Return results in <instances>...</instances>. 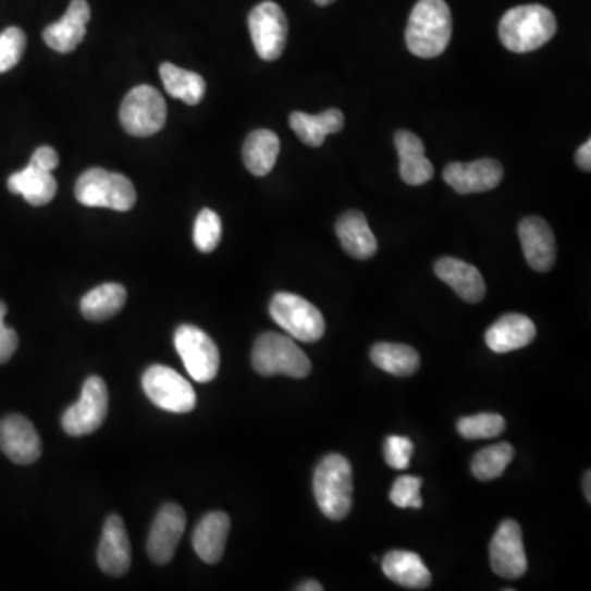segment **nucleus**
<instances>
[{"label":"nucleus","mask_w":591,"mask_h":591,"mask_svg":"<svg viewBox=\"0 0 591 591\" xmlns=\"http://www.w3.org/2000/svg\"><path fill=\"white\" fill-rule=\"evenodd\" d=\"M270 315L273 321L296 341L312 344L324 335V316L298 294H274L270 303Z\"/></svg>","instance_id":"423d86ee"},{"label":"nucleus","mask_w":591,"mask_h":591,"mask_svg":"<svg viewBox=\"0 0 591 591\" xmlns=\"http://www.w3.org/2000/svg\"><path fill=\"white\" fill-rule=\"evenodd\" d=\"M452 14L445 0H419L406 27V45L415 57L435 58L451 44Z\"/></svg>","instance_id":"f257e3e1"},{"label":"nucleus","mask_w":591,"mask_h":591,"mask_svg":"<svg viewBox=\"0 0 591 591\" xmlns=\"http://www.w3.org/2000/svg\"><path fill=\"white\" fill-rule=\"evenodd\" d=\"M338 241L345 254L357 260H368L378 250L377 237L368 225L367 218L361 212L348 211L342 216L335 225Z\"/></svg>","instance_id":"5701e85b"},{"label":"nucleus","mask_w":591,"mask_h":591,"mask_svg":"<svg viewBox=\"0 0 591 591\" xmlns=\"http://www.w3.org/2000/svg\"><path fill=\"white\" fill-rule=\"evenodd\" d=\"M518 234L529 267L541 273L551 271L557 257V245L551 225L544 219L531 216L522 219Z\"/></svg>","instance_id":"f3484780"},{"label":"nucleus","mask_w":591,"mask_h":591,"mask_svg":"<svg viewBox=\"0 0 591 591\" xmlns=\"http://www.w3.org/2000/svg\"><path fill=\"white\" fill-rule=\"evenodd\" d=\"M141 384L150 402L164 411L186 415L196 408L194 387L173 368L153 365L145 371Z\"/></svg>","instance_id":"6e6552de"},{"label":"nucleus","mask_w":591,"mask_h":591,"mask_svg":"<svg viewBox=\"0 0 591 591\" xmlns=\"http://www.w3.org/2000/svg\"><path fill=\"white\" fill-rule=\"evenodd\" d=\"M439 280L452 287L464 301L470 305L483 301L487 294L483 276L473 264L458 258L444 257L435 263Z\"/></svg>","instance_id":"6ab92c4d"},{"label":"nucleus","mask_w":591,"mask_h":591,"mask_svg":"<svg viewBox=\"0 0 591 591\" xmlns=\"http://www.w3.org/2000/svg\"><path fill=\"white\" fill-rule=\"evenodd\" d=\"M422 480L418 477H399L390 491V500L398 508H422Z\"/></svg>","instance_id":"f704fd0d"},{"label":"nucleus","mask_w":591,"mask_h":591,"mask_svg":"<svg viewBox=\"0 0 591 591\" xmlns=\"http://www.w3.org/2000/svg\"><path fill=\"white\" fill-rule=\"evenodd\" d=\"M184 529L186 515L181 506L168 503L158 512L147 541V552L155 564L164 565L174 557Z\"/></svg>","instance_id":"ddd939ff"},{"label":"nucleus","mask_w":591,"mask_h":591,"mask_svg":"<svg viewBox=\"0 0 591 591\" xmlns=\"http://www.w3.org/2000/svg\"><path fill=\"white\" fill-rule=\"evenodd\" d=\"M315 496L325 518L342 521L352 512L354 481L350 461L341 454L322 458L315 471Z\"/></svg>","instance_id":"7ed1b4c3"},{"label":"nucleus","mask_w":591,"mask_h":591,"mask_svg":"<svg viewBox=\"0 0 591 591\" xmlns=\"http://www.w3.org/2000/svg\"><path fill=\"white\" fill-rule=\"evenodd\" d=\"M11 193L21 194L25 201L35 208L50 205L57 196L58 184L51 171L41 170L35 164L28 163L27 168L12 174L8 181Z\"/></svg>","instance_id":"b1692460"},{"label":"nucleus","mask_w":591,"mask_h":591,"mask_svg":"<svg viewBox=\"0 0 591 591\" xmlns=\"http://www.w3.org/2000/svg\"><path fill=\"white\" fill-rule=\"evenodd\" d=\"M345 118L338 109H329L319 115L306 112H293L290 115V127L299 140L308 147L318 148L324 144L328 135L337 134L344 128Z\"/></svg>","instance_id":"393cba45"},{"label":"nucleus","mask_w":591,"mask_h":591,"mask_svg":"<svg viewBox=\"0 0 591 591\" xmlns=\"http://www.w3.org/2000/svg\"><path fill=\"white\" fill-rule=\"evenodd\" d=\"M89 21L90 8L86 0H71L63 19L45 28V44L58 53H71L86 37V25Z\"/></svg>","instance_id":"a211bd4d"},{"label":"nucleus","mask_w":591,"mask_h":591,"mask_svg":"<svg viewBox=\"0 0 591 591\" xmlns=\"http://www.w3.org/2000/svg\"><path fill=\"white\" fill-rule=\"evenodd\" d=\"M194 245L202 254H211L221 244V218L211 209H202L194 222Z\"/></svg>","instance_id":"473e14b6"},{"label":"nucleus","mask_w":591,"mask_h":591,"mask_svg":"<svg viewBox=\"0 0 591 591\" xmlns=\"http://www.w3.org/2000/svg\"><path fill=\"white\" fill-rule=\"evenodd\" d=\"M394 145L399 155V174L409 186H421L434 177V167L426 158L424 144L409 131H398Z\"/></svg>","instance_id":"412c9836"},{"label":"nucleus","mask_w":591,"mask_h":591,"mask_svg":"<svg viewBox=\"0 0 591 591\" xmlns=\"http://www.w3.org/2000/svg\"><path fill=\"white\" fill-rule=\"evenodd\" d=\"M415 445L408 438L390 435L384 442V461L394 470H406L411 464Z\"/></svg>","instance_id":"c9c22d12"},{"label":"nucleus","mask_w":591,"mask_h":591,"mask_svg":"<svg viewBox=\"0 0 591 591\" xmlns=\"http://www.w3.org/2000/svg\"><path fill=\"white\" fill-rule=\"evenodd\" d=\"M231 531V519L225 513H209L194 529L193 547L206 564L221 562Z\"/></svg>","instance_id":"4be33fe9"},{"label":"nucleus","mask_w":591,"mask_h":591,"mask_svg":"<svg viewBox=\"0 0 591 591\" xmlns=\"http://www.w3.org/2000/svg\"><path fill=\"white\" fill-rule=\"evenodd\" d=\"M160 76L167 93L183 101L184 104L197 106L202 101L206 81L201 74L183 70V67L174 66L171 63H163L160 66Z\"/></svg>","instance_id":"c85d7f7f"},{"label":"nucleus","mask_w":591,"mask_h":591,"mask_svg":"<svg viewBox=\"0 0 591 591\" xmlns=\"http://www.w3.org/2000/svg\"><path fill=\"white\" fill-rule=\"evenodd\" d=\"M127 301V290L119 283L94 287L81 299V312L87 321L102 322L114 318Z\"/></svg>","instance_id":"bb28decb"},{"label":"nucleus","mask_w":591,"mask_h":591,"mask_svg":"<svg viewBox=\"0 0 591 591\" xmlns=\"http://www.w3.org/2000/svg\"><path fill=\"white\" fill-rule=\"evenodd\" d=\"M315 2L321 8H328V5L334 4L335 0H315Z\"/></svg>","instance_id":"79ce46f5"},{"label":"nucleus","mask_w":591,"mask_h":591,"mask_svg":"<svg viewBox=\"0 0 591 591\" xmlns=\"http://www.w3.org/2000/svg\"><path fill=\"white\" fill-rule=\"evenodd\" d=\"M299 591H322L324 590V587H322L321 583H318V581L309 580L305 581V583L299 584L298 587Z\"/></svg>","instance_id":"ea45409f"},{"label":"nucleus","mask_w":591,"mask_h":591,"mask_svg":"<svg viewBox=\"0 0 591 591\" xmlns=\"http://www.w3.org/2000/svg\"><path fill=\"white\" fill-rule=\"evenodd\" d=\"M131 539H128L124 519L118 515L109 516L102 529L97 564L104 574L111 577H124L131 568Z\"/></svg>","instance_id":"dca6fc26"},{"label":"nucleus","mask_w":591,"mask_h":591,"mask_svg":"<svg viewBox=\"0 0 591 591\" xmlns=\"http://www.w3.org/2000/svg\"><path fill=\"white\" fill-rule=\"evenodd\" d=\"M251 41L258 57L274 61L283 54L287 38V19L283 9L274 2H261L248 15Z\"/></svg>","instance_id":"9b49d317"},{"label":"nucleus","mask_w":591,"mask_h":591,"mask_svg":"<svg viewBox=\"0 0 591 591\" xmlns=\"http://www.w3.org/2000/svg\"><path fill=\"white\" fill-rule=\"evenodd\" d=\"M535 338V325L522 315H506L488 329L484 342L495 354H508L528 347Z\"/></svg>","instance_id":"aec40b11"},{"label":"nucleus","mask_w":591,"mask_h":591,"mask_svg":"<svg viewBox=\"0 0 591 591\" xmlns=\"http://www.w3.org/2000/svg\"><path fill=\"white\" fill-rule=\"evenodd\" d=\"M109 413V393L104 380L89 377L84 383L79 402L64 411L61 426L73 438L93 434L104 424Z\"/></svg>","instance_id":"1a4fd4ad"},{"label":"nucleus","mask_w":591,"mask_h":591,"mask_svg":"<svg viewBox=\"0 0 591 591\" xmlns=\"http://www.w3.org/2000/svg\"><path fill=\"white\" fill-rule=\"evenodd\" d=\"M251 364L263 377L306 378L312 370L311 360L296 342L276 332H267L257 338Z\"/></svg>","instance_id":"39448f33"},{"label":"nucleus","mask_w":591,"mask_h":591,"mask_svg":"<svg viewBox=\"0 0 591 591\" xmlns=\"http://www.w3.org/2000/svg\"><path fill=\"white\" fill-rule=\"evenodd\" d=\"M383 574L411 590H426L431 584V571L415 552L393 551L383 558Z\"/></svg>","instance_id":"a878e982"},{"label":"nucleus","mask_w":591,"mask_h":591,"mask_svg":"<svg viewBox=\"0 0 591 591\" xmlns=\"http://www.w3.org/2000/svg\"><path fill=\"white\" fill-rule=\"evenodd\" d=\"M0 451L14 464L30 465L41 455V439L35 426L21 415L0 421Z\"/></svg>","instance_id":"2eb2a0df"},{"label":"nucleus","mask_w":591,"mask_h":591,"mask_svg":"<svg viewBox=\"0 0 591 591\" xmlns=\"http://www.w3.org/2000/svg\"><path fill=\"white\" fill-rule=\"evenodd\" d=\"M371 361L394 377H409L419 370L421 357L409 345L381 342L371 348Z\"/></svg>","instance_id":"c756f323"},{"label":"nucleus","mask_w":591,"mask_h":591,"mask_svg":"<svg viewBox=\"0 0 591 591\" xmlns=\"http://www.w3.org/2000/svg\"><path fill=\"white\" fill-rule=\"evenodd\" d=\"M77 201L87 208H108L127 212L137 202V190L124 174L111 173L102 168H90L76 183Z\"/></svg>","instance_id":"20e7f679"},{"label":"nucleus","mask_w":591,"mask_h":591,"mask_svg":"<svg viewBox=\"0 0 591 591\" xmlns=\"http://www.w3.org/2000/svg\"><path fill=\"white\" fill-rule=\"evenodd\" d=\"M27 48V35L22 28L9 27L0 34V74L21 63Z\"/></svg>","instance_id":"72a5a7b5"},{"label":"nucleus","mask_w":591,"mask_h":591,"mask_svg":"<svg viewBox=\"0 0 591 591\" xmlns=\"http://www.w3.org/2000/svg\"><path fill=\"white\" fill-rule=\"evenodd\" d=\"M30 163L41 168V170L51 171V173H53V171L57 170L58 164H60V157H58V153L53 148L40 147L35 150Z\"/></svg>","instance_id":"4c0bfd02"},{"label":"nucleus","mask_w":591,"mask_h":591,"mask_svg":"<svg viewBox=\"0 0 591 591\" xmlns=\"http://www.w3.org/2000/svg\"><path fill=\"white\" fill-rule=\"evenodd\" d=\"M513 458H515V448L512 444L500 442V444L490 445L475 455L471 460V473L480 481L495 480L505 473Z\"/></svg>","instance_id":"7c9ffc66"},{"label":"nucleus","mask_w":591,"mask_h":591,"mask_svg":"<svg viewBox=\"0 0 591 591\" xmlns=\"http://www.w3.org/2000/svg\"><path fill=\"white\" fill-rule=\"evenodd\" d=\"M280 138L271 131H255L244 144V163L255 176H267L276 164Z\"/></svg>","instance_id":"cd10ccee"},{"label":"nucleus","mask_w":591,"mask_h":591,"mask_svg":"<svg viewBox=\"0 0 591 591\" xmlns=\"http://www.w3.org/2000/svg\"><path fill=\"white\" fill-rule=\"evenodd\" d=\"M167 102L155 87L137 86L125 96L121 108L122 127L134 137H151L164 127Z\"/></svg>","instance_id":"0eeeda50"},{"label":"nucleus","mask_w":591,"mask_h":591,"mask_svg":"<svg viewBox=\"0 0 591 591\" xmlns=\"http://www.w3.org/2000/svg\"><path fill=\"white\" fill-rule=\"evenodd\" d=\"M577 164L583 171L591 170V140L584 141L577 151Z\"/></svg>","instance_id":"58836bf2"},{"label":"nucleus","mask_w":591,"mask_h":591,"mask_svg":"<svg viewBox=\"0 0 591 591\" xmlns=\"http://www.w3.org/2000/svg\"><path fill=\"white\" fill-rule=\"evenodd\" d=\"M505 176L502 163L493 158L470 161V163H451L445 167L444 180L458 194L487 193L495 189Z\"/></svg>","instance_id":"4468645a"},{"label":"nucleus","mask_w":591,"mask_h":591,"mask_svg":"<svg viewBox=\"0 0 591 591\" xmlns=\"http://www.w3.org/2000/svg\"><path fill=\"white\" fill-rule=\"evenodd\" d=\"M506 421L495 413L467 416L457 422V431L467 441L498 438L505 432Z\"/></svg>","instance_id":"2f4dec72"},{"label":"nucleus","mask_w":591,"mask_h":591,"mask_svg":"<svg viewBox=\"0 0 591 591\" xmlns=\"http://www.w3.org/2000/svg\"><path fill=\"white\" fill-rule=\"evenodd\" d=\"M174 347L193 380L209 383L218 377L221 354L205 331L189 324L181 325L174 334Z\"/></svg>","instance_id":"9d476101"},{"label":"nucleus","mask_w":591,"mask_h":591,"mask_svg":"<svg viewBox=\"0 0 591 591\" xmlns=\"http://www.w3.org/2000/svg\"><path fill=\"white\" fill-rule=\"evenodd\" d=\"M5 315H8V306L0 301V365L8 364L19 347L17 332L5 325Z\"/></svg>","instance_id":"e433bc0d"},{"label":"nucleus","mask_w":591,"mask_h":591,"mask_svg":"<svg viewBox=\"0 0 591 591\" xmlns=\"http://www.w3.org/2000/svg\"><path fill=\"white\" fill-rule=\"evenodd\" d=\"M490 565L498 577L518 580L528 571L521 526L513 519L500 525L490 544Z\"/></svg>","instance_id":"f8f14e48"},{"label":"nucleus","mask_w":591,"mask_h":591,"mask_svg":"<svg viewBox=\"0 0 591 591\" xmlns=\"http://www.w3.org/2000/svg\"><path fill=\"white\" fill-rule=\"evenodd\" d=\"M591 475L590 471H587V475H584L583 478V490H584V496H587V502H591Z\"/></svg>","instance_id":"a19ab883"},{"label":"nucleus","mask_w":591,"mask_h":591,"mask_svg":"<svg viewBox=\"0 0 591 591\" xmlns=\"http://www.w3.org/2000/svg\"><path fill=\"white\" fill-rule=\"evenodd\" d=\"M557 32L555 15L544 5H519L503 15L500 38L513 53H531L544 47Z\"/></svg>","instance_id":"f03ea898"}]
</instances>
